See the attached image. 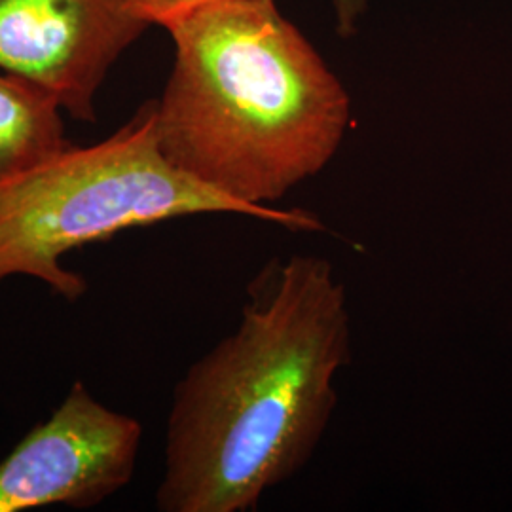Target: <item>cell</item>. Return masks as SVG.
Returning <instances> with one entry per match:
<instances>
[{
    "label": "cell",
    "mask_w": 512,
    "mask_h": 512,
    "mask_svg": "<svg viewBox=\"0 0 512 512\" xmlns=\"http://www.w3.org/2000/svg\"><path fill=\"white\" fill-rule=\"evenodd\" d=\"M348 293L330 260L275 256L232 334L186 370L165 427L162 512H249L313 458L351 361Z\"/></svg>",
    "instance_id": "cell-1"
},
{
    "label": "cell",
    "mask_w": 512,
    "mask_h": 512,
    "mask_svg": "<svg viewBox=\"0 0 512 512\" xmlns=\"http://www.w3.org/2000/svg\"><path fill=\"white\" fill-rule=\"evenodd\" d=\"M175 65L156 101L165 158L220 194L296 232H325L281 209L336 156L351 118L348 92L274 0H220L167 27Z\"/></svg>",
    "instance_id": "cell-2"
},
{
    "label": "cell",
    "mask_w": 512,
    "mask_h": 512,
    "mask_svg": "<svg viewBox=\"0 0 512 512\" xmlns=\"http://www.w3.org/2000/svg\"><path fill=\"white\" fill-rule=\"evenodd\" d=\"M241 215L275 222L186 175L165 158L156 101L92 147H69L0 184V283L23 275L74 302L88 281L63 256L128 228L194 215Z\"/></svg>",
    "instance_id": "cell-3"
},
{
    "label": "cell",
    "mask_w": 512,
    "mask_h": 512,
    "mask_svg": "<svg viewBox=\"0 0 512 512\" xmlns=\"http://www.w3.org/2000/svg\"><path fill=\"white\" fill-rule=\"evenodd\" d=\"M141 440V421L74 382L52 416L0 461V512L97 507L131 482Z\"/></svg>",
    "instance_id": "cell-4"
},
{
    "label": "cell",
    "mask_w": 512,
    "mask_h": 512,
    "mask_svg": "<svg viewBox=\"0 0 512 512\" xmlns=\"http://www.w3.org/2000/svg\"><path fill=\"white\" fill-rule=\"evenodd\" d=\"M150 25L128 0H0V71L48 90L95 124L110 67Z\"/></svg>",
    "instance_id": "cell-5"
},
{
    "label": "cell",
    "mask_w": 512,
    "mask_h": 512,
    "mask_svg": "<svg viewBox=\"0 0 512 512\" xmlns=\"http://www.w3.org/2000/svg\"><path fill=\"white\" fill-rule=\"evenodd\" d=\"M61 112V103L48 90L0 71V184L73 147Z\"/></svg>",
    "instance_id": "cell-6"
},
{
    "label": "cell",
    "mask_w": 512,
    "mask_h": 512,
    "mask_svg": "<svg viewBox=\"0 0 512 512\" xmlns=\"http://www.w3.org/2000/svg\"><path fill=\"white\" fill-rule=\"evenodd\" d=\"M128 2L143 18L147 19L150 25L156 23V25L167 27L171 21L183 18L188 12L220 0H128Z\"/></svg>",
    "instance_id": "cell-7"
},
{
    "label": "cell",
    "mask_w": 512,
    "mask_h": 512,
    "mask_svg": "<svg viewBox=\"0 0 512 512\" xmlns=\"http://www.w3.org/2000/svg\"><path fill=\"white\" fill-rule=\"evenodd\" d=\"M336 12V31L342 37H351L357 31V23L365 14L368 0H332Z\"/></svg>",
    "instance_id": "cell-8"
}]
</instances>
